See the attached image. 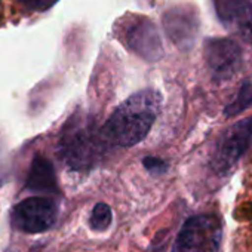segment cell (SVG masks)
<instances>
[{
	"mask_svg": "<svg viewBox=\"0 0 252 252\" xmlns=\"http://www.w3.org/2000/svg\"><path fill=\"white\" fill-rule=\"evenodd\" d=\"M160 104L162 98L153 89L140 91L123 101L102 129L107 143L122 147L138 144L152 129Z\"/></svg>",
	"mask_w": 252,
	"mask_h": 252,
	"instance_id": "cell-1",
	"label": "cell"
},
{
	"mask_svg": "<svg viewBox=\"0 0 252 252\" xmlns=\"http://www.w3.org/2000/svg\"><path fill=\"white\" fill-rule=\"evenodd\" d=\"M144 166L155 175H159V174H163L166 169H168V165L162 160V159H158V158H146L144 159Z\"/></svg>",
	"mask_w": 252,
	"mask_h": 252,
	"instance_id": "cell-13",
	"label": "cell"
},
{
	"mask_svg": "<svg viewBox=\"0 0 252 252\" xmlns=\"http://www.w3.org/2000/svg\"><path fill=\"white\" fill-rule=\"evenodd\" d=\"M18 2L29 11H46L48 8L55 5L58 0H18Z\"/></svg>",
	"mask_w": 252,
	"mask_h": 252,
	"instance_id": "cell-12",
	"label": "cell"
},
{
	"mask_svg": "<svg viewBox=\"0 0 252 252\" xmlns=\"http://www.w3.org/2000/svg\"><path fill=\"white\" fill-rule=\"evenodd\" d=\"M26 187L29 190L40 191V193H57L58 191L57 177H55L52 163L46 158L39 155L33 159Z\"/></svg>",
	"mask_w": 252,
	"mask_h": 252,
	"instance_id": "cell-10",
	"label": "cell"
},
{
	"mask_svg": "<svg viewBox=\"0 0 252 252\" xmlns=\"http://www.w3.org/2000/svg\"><path fill=\"white\" fill-rule=\"evenodd\" d=\"M107 140L89 117H71L63 131L60 149L64 160L74 169L94 166L102 155Z\"/></svg>",
	"mask_w": 252,
	"mask_h": 252,
	"instance_id": "cell-2",
	"label": "cell"
},
{
	"mask_svg": "<svg viewBox=\"0 0 252 252\" xmlns=\"http://www.w3.org/2000/svg\"><path fill=\"white\" fill-rule=\"evenodd\" d=\"M129 42L131 46L146 58L156 60L162 55L160 39L156 33V29L149 21L138 23L135 27L131 29Z\"/></svg>",
	"mask_w": 252,
	"mask_h": 252,
	"instance_id": "cell-9",
	"label": "cell"
},
{
	"mask_svg": "<svg viewBox=\"0 0 252 252\" xmlns=\"http://www.w3.org/2000/svg\"><path fill=\"white\" fill-rule=\"evenodd\" d=\"M58 217L55 200L48 197H29L12 211L14 225L26 233H43L49 230Z\"/></svg>",
	"mask_w": 252,
	"mask_h": 252,
	"instance_id": "cell-5",
	"label": "cell"
},
{
	"mask_svg": "<svg viewBox=\"0 0 252 252\" xmlns=\"http://www.w3.org/2000/svg\"><path fill=\"white\" fill-rule=\"evenodd\" d=\"M221 237L222 225L218 217L196 215L184 222L172 252H218Z\"/></svg>",
	"mask_w": 252,
	"mask_h": 252,
	"instance_id": "cell-3",
	"label": "cell"
},
{
	"mask_svg": "<svg viewBox=\"0 0 252 252\" xmlns=\"http://www.w3.org/2000/svg\"><path fill=\"white\" fill-rule=\"evenodd\" d=\"M205 60L215 80H228L242 65V51L230 39H211L205 43Z\"/></svg>",
	"mask_w": 252,
	"mask_h": 252,
	"instance_id": "cell-6",
	"label": "cell"
},
{
	"mask_svg": "<svg viewBox=\"0 0 252 252\" xmlns=\"http://www.w3.org/2000/svg\"><path fill=\"white\" fill-rule=\"evenodd\" d=\"M221 23L243 42L252 43V2L249 0H215Z\"/></svg>",
	"mask_w": 252,
	"mask_h": 252,
	"instance_id": "cell-7",
	"label": "cell"
},
{
	"mask_svg": "<svg viewBox=\"0 0 252 252\" xmlns=\"http://www.w3.org/2000/svg\"><path fill=\"white\" fill-rule=\"evenodd\" d=\"M111 222V209L105 203H96L91 212L89 224L94 230H105Z\"/></svg>",
	"mask_w": 252,
	"mask_h": 252,
	"instance_id": "cell-11",
	"label": "cell"
},
{
	"mask_svg": "<svg viewBox=\"0 0 252 252\" xmlns=\"http://www.w3.org/2000/svg\"><path fill=\"white\" fill-rule=\"evenodd\" d=\"M165 29L169 37L180 46H190L194 42L199 21L189 9H172L165 15Z\"/></svg>",
	"mask_w": 252,
	"mask_h": 252,
	"instance_id": "cell-8",
	"label": "cell"
},
{
	"mask_svg": "<svg viewBox=\"0 0 252 252\" xmlns=\"http://www.w3.org/2000/svg\"><path fill=\"white\" fill-rule=\"evenodd\" d=\"M252 144V116L240 120L220 135L211 158L212 169L220 174H228Z\"/></svg>",
	"mask_w": 252,
	"mask_h": 252,
	"instance_id": "cell-4",
	"label": "cell"
}]
</instances>
